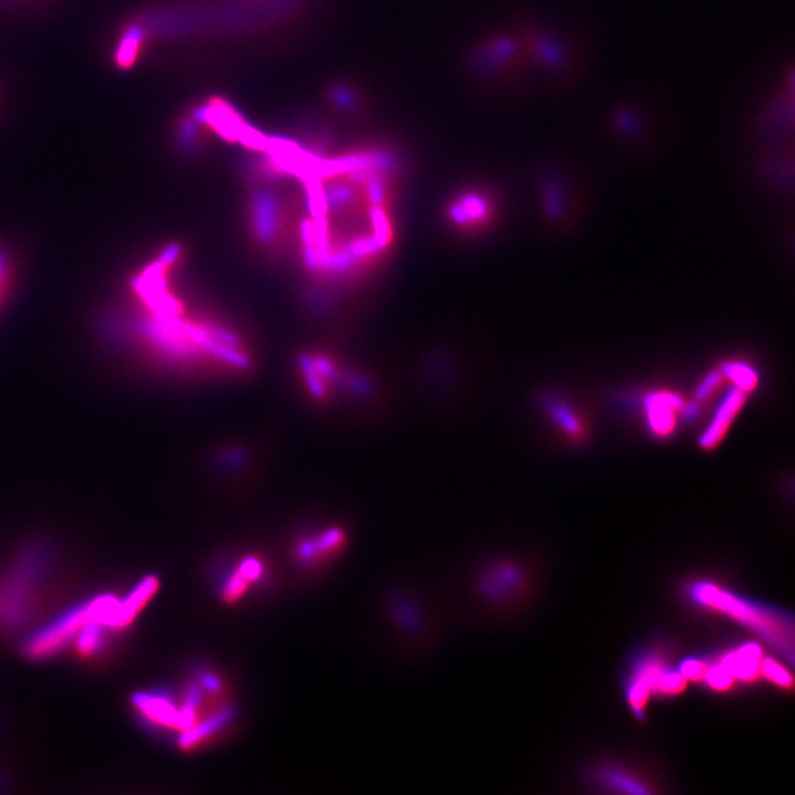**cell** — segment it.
I'll use <instances>...</instances> for the list:
<instances>
[{
  "instance_id": "2",
  "label": "cell",
  "mask_w": 795,
  "mask_h": 795,
  "mask_svg": "<svg viewBox=\"0 0 795 795\" xmlns=\"http://www.w3.org/2000/svg\"><path fill=\"white\" fill-rule=\"evenodd\" d=\"M120 601L112 595H102L95 600L71 611L62 619L56 620L49 628L43 629L39 634L28 639L24 645V654L28 659L43 660L58 653L68 642L79 636L80 632L90 623H106L117 610Z\"/></svg>"
},
{
  "instance_id": "14",
  "label": "cell",
  "mask_w": 795,
  "mask_h": 795,
  "mask_svg": "<svg viewBox=\"0 0 795 795\" xmlns=\"http://www.w3.org/2000/svg\"><path fill=\"white\" fill-rule=\"evenodd\" d=\"M252 582L248 581L242 573L235 570L233 575L230 576L229 581L223 586L221 591V598L226 604H236L245 597L248 589L251 588Z\"/></svg>"
},
{
  "instance_id": "12",
  "label": "cell",
  "mask_w": 795,
  "mask_h": 795,
  "mask_svg": "<svg viewBox=\"0 0 795 795\" xmlns=\"http://www.w3.org/2000/svg\"><path fill=\"white\" fill-rule=\"evenodd\" d=\"M105 626L102 623H90L77 636V651L81 656H92L102 641V631Z\"/></svg>"
},
{
  "instance_id": "15",
  "label": "cell",
  "mask_w": 795,
  "mask_h": 795,
  "mask_svg": "<svg viewBox=\"0 0 795 795\" xmlns=\"http://www.w3.org/2000/svg\"><path fill=\"white\" fill-rule=\"evenodd\" d=\"M703 679H706L710 688L717 689V691H725V689L731 688L732 684H734V676L722 664L707 666Z\"/></svg>"
},
{
  "instance_id": "18",
  "label": "cell",
  "mask_w": 795,
  "mask_h": 795,
  "mask_svg": "<svg viewBox=\"0 0 795 795\" xmlns=\"http://www.w3.org/2000/svg\"><path fill=\"white\" fill-rule=\"evenodd\" d=\"M706 670V663L700 662V660H688L681 666V675L685 679H691V681H700V679H703Z\"/></svg>"
},
{
  "instance_id": "7",
  "label": "cell",
  "mask_w": 795,
  "mask_h": 795,
  "mask_svg": "<svg viewBox=\"0 0 795 795\" xmlns=\"http://www.w3.org/2000/svg\"><path fill=\"white\" fill-rule=\"evenodd\" d=\"M760 659H762V650L759 645L748 644L734 653L726 654L719 664H722L734 679L751 681L760 676Z\"/></svg>"
},
{
  "instance_id": "3",
  "label": "cell",
  "mask_w": 795,
  "mask_h": 795,
  "mask_svg": "<svg viewBox=\"0 0 795 795\" xmlns=\"http://www.w3.org/2000/svg\"><path fill=\"white\" fill-rule=\"evenodd\" d=\"M747 392L741 391L740 388L735 386L734 389L728 391V394L723 397L719 407L716 408L713 414L712 422L707 427L706 432L700 438V447L706 451L715 450L717 445L723 441L728 430L731 429L735 419L747 402Z\"/></svg>"
},
{
  "instance_id": "5",
  "label": "cell",
  "mask_w": 795,
  "mask_h": 795,
  "mask_svg": "<svg viewBox=\"0 0 795 795\" xmlns=\"http://www.w3.org/2000/svg\"><path fill=\"white\" fill-rule=\"evenodd\" d=\"M158 589V578L148 576V578L143 579L123 603L121 601L118 603L117 610L106 623V628L121 631V629H126L127 626L132 625L136 617L148 606L149 601L155 597Z\"/></svg>"
},
{
  "instance_id": "4",
  "label": "cell",
  "mask_w": 795,
  "mask_h": 795,
  "mask_svg": "<svg viewBox=\"0 0 795 795\" xmlns=\"http://www.w3.org/2000/svg\"><path fill=\"white\" fill-rule=\"evenodd\" d=\"M684 410V402L675 394L657 392L645 401V413L654 435L666 438L678 423V413Z\"/></svg>"
},
{
  "instance_id": "9",
  "label": "cell",
  "mask_w": 795,
  "mask_h": 795,
  "mask_svg": "<svg viewBox=\"0 0 795 795\" xmlns=\"http://www.w3.org/2000/svg\"><path fill=\"white\" fill-rule=\"evenodd\" d=\"M545 408L550 413L551 419L554 420L564 430L569 433L572 438H579L583 433V426L581 419L570 410L569 405L564 404L563 401L558 399H547L545 401Z\"/></svg>"
},
{
  "instance_id": "1",
  "label": "cell",
  "mask_w": 795,
  "mask_h": 795,
  "mask_svg": "<svg viewBox=\"0 0 795 795\" xmlns=\"http://www.w3.org/2000/svg\"><path fill=\"white\" fill-rule=\"evenodd\" d=\"M692 594L698 603L737 620L741 625L757 632L779 650L787 651L788 654L793 653V623L791 620L785 619L784 614L753 606L748 601L741 600V598L722 591L715 585H709V583L695 586Z\"/></svg>"
},
{
  "instance_id": "10",
  "label": "cell",
  "mask_w": 795,
  "mask_h": 795,
  "mask_svg": "<svg viewBox=\"0 0 795 795\" xmlns=\"http://www.w3.org/2000/svg\"><path fill=\"white\" fill-rule=\"evenodd\" d=\"M720 371H722L725 379L731 380L737 388L747 392V394H750L759 385V376H757L756 371L751 369L748 364L740 363V361L726 363Z\"/></svg>"
},
{
  "instance_id": "16",
  "label": "cell",
  "mask_w": 795,
  "mask_h": 795,
  "mask_svg": "<svg viewBox=\"0 0 795 795\" xmlns=\"http://www.w3.org/2000/svg\"><path fill=\"white\" fill-rule=\"evenodd\" d=\"M604 775H606L607 784L614 785L626 793H647V790H644V787L635 778L625 775V773H619V770H610L609 775L607 773Z\"/></svg>"
},
{
  "instance_id": "13",
  "label": "cell",
  "mask_w": 795,
  "mask_h": 795,
  "mask_svg": "<svg viewBox=\"0 0 795 795\" xmlns=\"http://www.w3.org/2000/svg\"><path fill=\"white\" fill-rule=\"evenodd\" d=\"M760 675L769 679L773 684L784 689L793 688V676L782 666L781 663L773 659H765L760 662Z\"/></svg>"
},
{
  "instance_id": "8",
  "label": "cell",
  "mask_w": 795,
  "mask_h": 795,
  "mask_svg": "<svg viewBox=\"0 0 795 795\" xmlns=\"http://www.w3.org/2000/svg\"><path fill=\"white\" fill-rule=\"evenodd\" d=\"M134 706L151 722L161 726H174V728H177L179 710L165 698L158 697V695L137 694L134 697Z\"/></svg>"
},
{
  "instance_id": "17",
  "label": "cell",
  "mask_w": 795,
  "mask_h": 795,
  "mask_svg": "<svg viewBox=\"0 0 795 795\" xmlns=\"http://www.w3.org/2000/svg\"><path fill=\"white\" fill-rule=\"evenodd\" d=\"M723 380L726 379L720 370L712 371V373L707 374L703 382L698 386L695 397H697L698 401H706V399L716 394L717 389L722 386Z\"/></svg>"
},
{
  "instance_id": "6",
  "label": "cell",
  "mask_w": 795,
  "mask_h": 795,
  "mask_svg": "<svg viewBox=\"0 0 795 795\" xmlns=\"http://www.w3.org/2000/svg\"><path fill=\"white\" fill-rule=\"evenodd\" d=\"M346 535L344 530L332 528L318 535L317 538L302 541L296 548V557L307 564L323 563L344 550Z\"/></svg>"
},
{
  "instance_id": "11",
  "label": "cell",
  "mask_w": 795,
  "mask_h": 795,
  "mask_svg": "<svg viewBox=\"0 0 795 795\" xmlns=\"http://www.w3.org/2000/svg\"><path fill=\"white\" fill-rule=\"evenodd\" d=\"M486 214V205L482 199L477 196H467L460 204L452 208V218L457 223L463 224L470 220H477Z\"/></svg>"
}]
</instances>
